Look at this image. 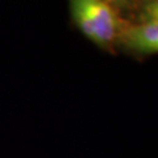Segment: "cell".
<instances>
[{"label":"cell","instance_id":"6da1fadb","mask_svg":"<svg viewBox=\"0 0 158 158\" xmlns=\"http://www.w3.org/2000/svg\"><path fill=\"white\" fill-rule=\"evenodd\" d=\"M70 25L98 49L109 54L118 52V44L130 21L123 1L70 0Z\"/></svg>","mask_w":158,"mask_h":158},{"label":"cell","instance_id":"7a4b0ae2","mask_svg":"<svg viewBox=\"0 0 158 158\" xmlns=\"http://www.w3.org/2000/svg\"><path fill=\"white\" fill-rule=\"evenodd\" d=\"M118 52L137 59L158 54V21L130 23L119 40Z\"/></svg>","mask_w":158,"mask_h":158},{"label":"cell","instance_id":"3957f363","mask_svg":"<svg viewBox=\"0 0 158 158\" xmlns=\"http://www.w3.org/2000/svg\"><path fill=\"white\" fill-rule=\"evenodd\" d=\"M130 23L158 21V0L123 1Z\"/></svg>","mask_w":158,"mask_h":158}]
</instances>
